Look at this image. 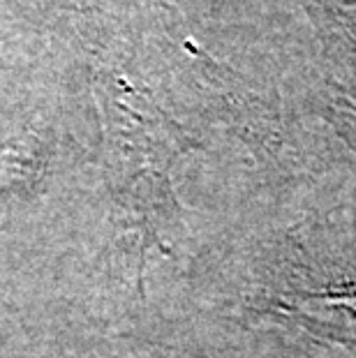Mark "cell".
<instances>
[{
	"label": "cell",
	"mask_w": 356,
	"mask_h": 358,
	"mask_svg": "<svg viewBox=\"0 0 356 358\" xmlns=\"http://www.w3.org/2000/svg\"><path fill=\"white\" fill-rule=\"evenodd\" d=\"M264 262L278 358H356V208H278Z\"/></svg>",
	"instance_id": "6da1fadb"
}]
</instances>
